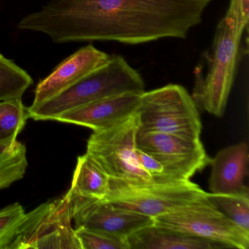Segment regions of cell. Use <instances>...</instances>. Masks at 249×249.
Here are the masks:
<instances>
[{"mask_svg":"<svg viewBox=\"0 0 249 249\" xmlns=\"http://www.w3.org/2000/svg\"><path fill=\"white\" fill-rule=\"evenodd\" d=\"M137 158L141 167L152 178L156 183H167L178 181L167 174L164 166L151 154L137 148Z\"/></svg>","mask_w":249,"mask_h":249,"instance_id":"cell-22","label":"cell"},{"mask_svg":"<svg viewBox=\"0 0 249 249\" xmlns=\"http://www.w3.org/2000/svg\"><path fill=\"white\" fill-rule=\"evenodd\" d=\"M111 56L92 45L81 48L59 64L54 71L39 83L31 106H38L57 95L84 77L106 65Z\"/></svg>","mask_w":249,"mask_h":249,"instance_id":"cell-11","label":"cell"},{"mask_svg":"<svg viewBox=\"0 0 249 249\" xmlns=\"http://www.w3.org/2000/svg\"><path fill=\"white\" fill-rule=\"evenodd\" d=\"M136 113L120 123L95 131L87 142V154L110 179L131 184L156 183L137 158Z\"/></svg>","mask_w":249,"mask_h":249,"instance_id":"cell-5","label":"cell"},{"mask_svg":"<svg viewBox=\"0 0 249 249\" xmlns=\"http://www.w3.org/2000/svg\"><path fill=\"white\" fill-rule=\"evenodd\" d=\"M33 84V78L24 70L0 53V102L21 99Z\"/></svg>","mask_w":249,"mask_h":249,"instance_id":"cell-17","label":"cell"},{"mask_svg":"<svg viewBox=\"0 0 249 249\" xmlns=\"http://www.w3.org/2000/svg\"><path fill=\"white\" fill-rule=\"evenodd\" d=\"M248 26L227 10L217 25L212 44L195 69L192 97L205 111L218 118L225 113L234 83L240 40Z\"/></svg>","mask_w":249,"mask_h":249,"instance_id":"cell-2","label":"cell"},{"mask_svg":"<svg viewBox=\"0 0 249 249\" xmlns=\"http://www.w3.org/2000/svg\"><path fill=\"white\" fill-rule=\"evenodd\" d=\"M207 195L157 217L154 224L211 240L224 249H249V232L218 211Z\"/></svg>","mask_w":249,"mask_h":249,"instance_id":"cell-7","label":"cell"},{"mask_svg":"<svg viewBox=\"0 0 249 249\" xmlns=\"http://www.w3.org/2000/svg\"><path fill=\"white\" fill-rule=\"evenodd\" d=\"M27 166V150L22 142L0 141V190L22 178Z\"/></svg>","mask_w":249,"mask_h":249,"instance_id":"cell-16","label":"cell"},{"mask_svg":"<svg viewBox=\"0 0 249 249\" xmlns=\"http://www.w3.org/2000/svg\"><path fill=\"white\" fill-rule=\"evenodd\" d=\"M136 147L155 157L175 180H190L209 165L208 157L200 139L181 138L171 134L138 129Z\"/></svg>","mask_w":249,"mask_h":249,"instance_id":"cell-9","label":"cell"},{"mask_svg":"<svg viewBox=\"0 0 249 249\" xmlns=\"http://www.w3.org/2000/svg\"><path fill=\"white\" fill-rule=\"evenodd\" d=\"M82 249H130L127 238L86 227L75 229Z\"/></svg>","mask_w":249,"mask_h":249,"instance_id":"cell-20","label":"cell"},{"mask_svg":"<svg viewBox=\"0 0 249 249\" xmlns=\"http://www.w3.org/2000/svg\"><path fill=\"white\" fill-rule=\"evenodd\" d=\"M228 10L236 14L243 24H249V0H230Z\"/></svg>","mask_w":249,"mask_h":249,"instance_id":"cell-23","label":"cell"},{"mask_svg":"<svg viewBox=\"0 0 249 249\" xmlns=\"http://www.w3.org/2000/svg\"><path fill=\"white\" fill-rule=\"evenodd\" d=\"M72 221L68 192L25 214L8 249H82Z\"/></svg>","mask_w":249,"mask_h":249,"instance_id":"cell-6","label":"cell"},{"mask_svg":"<svg viewBox=\"0 0 249 249\" xmlns=\"http://www.w3.org/2000/svg\"><path fill=\"white\" fill-rule=\"evenodd\" d=\"M25 214L18 202L0 210V249H8Z\"/></svg>","mask_w":249,"mask_h":249,"instance_id":"cell-21","label":"cell"},{"mask_svg":"<svg viewBox=\"0 0 249 249\" xmlns=\"http://www.w3.org/2000/svg\"><path fill=\"white\" fill-rule=\"evenodd\" d=\"M29 119L21 99L0 102V141H15Z\"/></svg>","mask_w":249,"mask_h":249,"instance_id":"cell-19","label":"cell"},{"mask_svg":"<svg viewBox=\"0 0 249 249\" xmlns=\"http://www.w3.org/2000/svg\"><path fill=\"white\" fill-rule=\"evenodd\" d=\"M130 249H224L218 243L153 224L127 237Z\"/></svg>","mask_w":249,"mask_h":249,"instance_id":"cell-14","label":"cell"},{"mask_svg":"<svg viewBox=\"0 0 249 249\" xmlns=\"http://www.w3.org/2000/svg\"><path fill=\"white\" fill-rule=\"evenodd\" d=\"M249 161V145L246 142L220 150L209 164L211 173L208 186L211 193H249L245 184Z\"/></svg>","mask_w":249,"mask_h":249,"instance_id":"cell-13","label":"cell"},{"mask_svg":"<svg viewBox=\"0 0 249 249\" xmlns=\"http://www.w3.org/2000/svg\"><path fill=\"white\" fill-rule=\"evenodd\" d=\"M207 195L190 180L138 185L110 178L104 200L154 219Z\"/></svg>","mask_w":249,"mask_h":249,"instance_id":"cell-8","label":"cell"},{"mask_svg":"<svg viewBox=\"0 0 249 249\" xmlns=\"http://www.w3.org/2000/svg\"><path fill=\"white\" fill-rule=\"evenodd\" d=\"M211 0H51L18 22L55 43H149L184 39L200 24Z\"/></svg>","mask_w":249,"mask_h":249,"instance_id":"cell-1","label":"cell"},{"mask_svg":"<svg viewBox=\"0 0 249 249\" xmlns=\"http://www.w3.org/2000/svg\"><path fill=\"white\" fill-rule=\"evenodd\" d=\"M145 91L141 74L123 56H111L101 68L38 106H30L29 118L36 121L55 120L72 109L126 93Z\"/></svg>","mask_w":249,"mask_h":249,"instance_id":"cell-3","label":"cell"},{"mask_svg":"<svg viewBox=\"0 0 249 249\" xmlns=\"http://www.w3.org/2000/svg\"><path fill=\"white\" fill-rule=\"evenodd\" d=\"M110 178L86 153L78 157L70 190L78 196L103 200L109 191Z\"/></svg>","mask_w":249,"mask_h":249,"instance_id":"cell-15","label":"cell"},{"mask_svg":"<svg viewBox=\"0 0 249 249\" xmlns=\"http://www.w3.org/2000/svg\"><path fill=\"white\" fill-rule=\"evenodd\" d=\"M207 198L218 211L249 232V193H208Z\"/></svg>","mask_w":249,"mask_h":249,"instance_id":"cell-18","label":"cell"},{"mask_svg":"<svg viewBox=\"0 0 249 249\" xmlns=\"http://www.w3.org/2000/svg\"><path fill=\"white\" fill-rule=\"evenodd\" d=\"M141 94L126 93L103 99L68 110L54 121L85 126L94 132L108 129L136 113Z\"/></svg>","mask_w":249,"mask_h":249,"instance_id":"cell-12","label":"cell"},{"mask_svg":"<svg viewBox=\"0 0 249 249\" xmlns=\"http://www.w3.org/2000/svg\"><path fill=\"white\" fill-rule=\"evenodd\" d=\"M136 114L142 130L200 139L202 126L197 105L182 86L168 84L143 91Z\"/></svg>","mask_w":249,"mask_h":249,"instance_id":"cell-4","label":"cell"},{"mask_svg":"<svg viewBox=\"0 0 249 249\" xmlns=\"http://www.w3.org/2000/svg\"><path fill=\"white\" fill-rule=\"evenodd\" d=\"M68 194L76 228L102 230L127 238L138 230L154 223L151 217L117 206L108 201L83 197L71 190Z\"/></svg>","mask_w":249,"mask_h":249,"instance_id":"cell-10","label":"cell"}]
</instances>
